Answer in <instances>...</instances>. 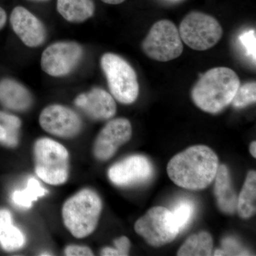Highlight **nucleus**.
Instances as JSON below:
<instances>
[{
  "instance_id": "f257e3e1",
  "label": "nucleus",
  "mask_w": 256,
  "mask_h": 256,
  "mask_svg": "<svg viewBox=\"0 0 256 256\" xmlns=\"http://www.w3.org/2000/svg\"><path fill=\"white\" fill-rule=\"evenodd\" d=\"M218 166V156L213 150L206 146H194L173 156L166 171L175 184L198 191L213 182Z\"/></svg>"
},
{
  "instance_id": "f03ea898",
  "label": "nucleus",
  "mask_w": 256,
  "mask_h": 256,
  "mask_svg": "<svg viewBox=\"0 0 256 256\" xmlns=\"http://www.w3.org/2000/svg\"><path fill=\"white\" fill-rule=\"evenodd\" d=\"M240 85L238 76L232 69L226 67L210 69L192 88V98L201 110L218 114L232 104Z\"/></svg>"
},
{
  "instance_id": "7ed1b4c3",
  "label": "nucleus",
  "mask_w": 256,
  "mask_h": 256,
  "mask_svg": "<svg viewBox=\"0 0 256 256\" xmlns=\"http://www.w3.org/2000/svg\"><path fill=\"white\" fill-rule=\"evenodd\" d=\"M102 210L98 194L92 188H82L64 202L62 210L64 226L75 238H86L97 228Z\"/></svg>"
},
{
  "instance_id": "20e7f679",
  "label": "nucleus",
  "mask_w": 256,
  "mask_h": 256,
  "mask_svg": "<svg viewBox=\"0 0 256 256\" xmlns=\"http://www.w3.org/2000/svg\"><path fill=\"white\" fill-rule=\"evenodd\" d=\"M34 171L44 182L60 186L68 181L70 156L68 150L48 138L37 140L33 146Z\"/></svg>"
},
{
  "instance_id": "39448f33",
  "label": "nucleus",
  "mask_w": 256,
  "mask_h": 256,
  "mask_svg": "<svg viewBox=\"0 0 256 256\" xmlns=\"http://www.w3.org/2000/svg\"><path fill=\"white\" fill-rule=\"evenodd\" d=\"M111 95L119 102L132 104L139 95L137 74L122 57L112 53L105 54L100 60Z\"/></svg>"
},
{
  "instance_id": "423d86ee",
  "label": "nucleus",
  "mask_w": 256,
  "mask_h": 256,
  "mask_svg": "<svg viewBox=\"0 0 256 256\" xmlns=\"http://www.w3.org/2000/svg\"><path fill=\"white\" fill-rule=\"evenodd\" d=\"M134 230L153 247L170 244L180 233L172 212L163 206L148 210L134 224Z\"/></svg>"
},
{
  "instance_id": "0eeeda50",
  "label": "nucleus",
  "mask_w": 256,
  "mask_h": 256,
  "mask_svg": "<svg viewBox=\"0 0 256 256\" xmlns=\"http://www.w3.org/2000/svg\"><path fill=\"white\" fill-rule=\"evenodd\" d=\"M178 32L182 42L192 50H206L220 42L223 28L213 16L194 12L184 18Z\"/></svg>"
},
{
  "instance_id": "6e6552de",
  "label": "nucleus",
  "mask_w": 256,
  "mask_h": 256,
  "mask_svg": "<svg viewBox=\"0 0 256 256\" xmlns=\"http://www.w3.org/2000/svg\"><path fill=\"white\" fill-rule=\"evenodd\" d=\"M142 48L152 60L166 62L181 56L184 46L174 24L164 20L153 25L143 42Z\"/></svg>"
},
{
  "instance_id": "1a4fd4ad",
  "label": "nucleus",
  "mask_w": 256,
  "mask_h": 256,
  "mask_svg": "<svg viewBox=\"0 0 256 256\" xmlns=\"http://www.w3.org/2000/svg\"><path fill=\"white\" fill-rule=\"evenodd\" d=\"M84 50L78 43L56 42L44 50L41 66L44 72L50 76H66L78 65Z\"/></svg>"
},
{
  "instance_id": "9d476101",
  "label": "nucleus",
  "mask_w": 256,
  "mask_h": 256,
  "mask_svg": "<svg viewBox=\"0 0 256 256\" xmlns=\"http://www.w3.org/2000/svg\"><path fill=\"white\" fill-rule=\"evenodd\" d=\"M38 122L46 132L65 139L76 137L82 128V119L78 114L58 104L45 108L40 114Z\"/></svg>"
},
{
  "instance_id": "9b49d317",
  "label": "nucleus",
  "mask_w": 256,
  "mask_h": 256,
  "mask_svg": "<svg viewBox=\"0 0 256 256\" xmlns=\"http://www.w3.org/2000/svg\"><path fill=\"white\" fill-rule=\"evenodd\" d=\"M130 122L126 118H116L109 121L98 134L92 146L96 160L105 162L114 156L120 148L132 137Z\"/></svg>"
},
{
  "instance_id": "f8f14e48",
  "label": "nucleus",
  "mask_w": 256,
  "mask_h": 256,
  "mask_svg": "<svg viewBox=\"0 0 256 256\" xmlns=\"http://www.w3.org/2000/svg\"><path fill=\"white\" fill-rule=\"evenodd\" d=\"M153 174V166L146 156L134 154L112 164L108 171L111 182L127 188L148 181Z\"/></svg>"
},
{
  "instance_id": "ddd939ff",
  "label": "nucleus",
  "mask_w": 256,
  "mask_h": 256,
  "mask_svg": "<svg viewBox=\"0 0 256 256\" xmlns=\"http://www.w3.org/2000/svg\"><path fill=\"white\" fill-rule=\"evenodd\" d=\"M10 23L14 33L26 46L38 47L46 40V28L43 23L22 6L13 10Z\"/></svg>"
},
{
  "instance_id": "4468645a",
  "label": "nucleus",
  "mask_w": 256,
  "mask_h": 256,
  "mask_svg": "<svg viewBox=\"0 0 256 256\" xmlns=\"http://www.w3.org/2000/svg\"><path fill=\"white\" fill-rule=\"evenodd\" d=\"M74 102L88 117L94 120L112 118L117 110L114 98L100 88H94L89 92L80 94Z\"/></svg>"
},
{
  "instance_id": "2eb2a0df",
  "label": "nucleus",
  "mask_w": 256,
  "mask_h": 256,
  "mask_svg": "<svg viewBox=\"0 0 256 256\" xmlns=\"http://www.w3.org/2000/svg\"><path fill=\"white\" fill-rule=\"evenodd\" d=\"M0 104L16 112H24L33 104L32 94L22 84L11 78L0 80Z\"/></svg>"
},
{
  "instance_id": "dca6fc26",
  "label": "nucleus",
  "mask_w": 256,
  "mask_h": 256,
  "mask_svg": "<svg viewBox=\"0 0 256 256\" xmlns=\"http://www.w3.org/2000/svg\"><path fill=\"white\" fill-rule=\"evenodd\" d=\"M214 195L220 212L229 215L236 212L238 196L234 191L229 170L225 164L220 165L217 170L214 178Z\"/></svg>"
},
{
  "instance_id": "f3484780",
  "label": "nucleus",
  "mask_w": 256,
  "mask_h": 256,
  "mask_svg": "<svg viewBox=\"0 0 256 256\" xmlns=\"http://www.w3.org/2000/svg\"><path fill=\"white\" fill-rule=\"evenodd\" d=\"M57 10L62 18L72 23H82L95 12L92 0H57Z\"/></svg>"
},
{
  "instance_id": "a211bd4d",
  "label": "nucleus",
  "mask_w": 256,
  "mask_h": 256,
  "mask_svg": "<svg viewBox=\"0 0 256 256\" xmlns=\"http://www.w3.org/2000/svg\"><path fill=\"white\" fill-rule=\"evenodd\" d=\"M25 244L22 232L12 224L9 210H0V245L6 252H15Z\"/></svg>"
},
{
  "instance_id": "6ab92c4d",
  "label": "nucleus",
  "mask_w": 256,
  "mask_h": 256,
  "mask_svg": "<svg viewBox=\"0 0 256 256\" xmlns=\"http://www.w3.org/2000/svg\"><path fill=\"white\" fill-rule=\"evenodd\" d=\"M237 212L240 218H250L256 212V172H249L240 194L238 196Z\"/></svg>"
},
{
  "instance_id": "aec40b11",
  "label": "nucleus",
  "mask_w": 256,
  "mask_h": 256,
  "mask_svg": "<svg viewBox=\"0 0 256 256\" xmlns=\"http://www.w3.org/2000/svg\"><path fill=\"white\" fill-rule=\"evenodd\" d=\"M213 238L206 232L193 234L180 247L178 256H210L213 254Z\"/></svg>"
},
{
  "instance_id": "412c9836",
  "label": "nucleus",
  "mask_w": 256,
  "mask_h": 256,
  "mask_svg": "<svg viewBox=\"0 0 256 256\" xmlns=\"http://www.w3.org/2000/svg\"><path fill=\"white\" fill-rule=\"evenodd\" d=\"M46 193V190L40 184L38 180L31 178L28 180L26 188L13 193L12 200L18 206L30 208L34 202L36 201L40 197L44 196Z\"/></svg>"
},
{
  "instance_id": "4be33fe9",
  "label": "nucleus",
  "mask_w": 256,
  "mask_h": 256,
  "mask_svg": "<svg viewBox=\"0 0 256 256\" xmlns=\"http://www.w3.org/2000/svg\"><path fill=\"white\" fill-rule=\"evenodd\" d=\"M256 84L249 82L239 86L232 104L236 108H244L250 104L256 102Z\"/></svg>"
},
{
  "instance_id": "5701e85b",
  "label": "nucleus",
  "mask_w": 256,
  "mask_h": 256,
  "mask_svg": "<svg viewBox=\"0 0 256 256\" xmlns=\"http://www.w3.org/2000/svg\"><path fill=\"white\" fill-rule=\"evenodd\" d=\"M194 207L192 202L184 200L182 202H180L175 207L174 210L172 212L180 229V232L190 223L194 214Z\"/></svg>"
},
{
  "instance_id": "b1692460",
  "label": "nucleus",
  "mask_w": 256,
  "mask_h": 256,
  "mask_svg": "<svg viewBox=\"0 0 256 256\" xmlns=\"http://www.w3.org/2000/svg\"><path fill=\"white\" fill-rule=\"evenodd\" d=\"M240 42L245 54L256 63V34L255 30H245L239 35Z\"/></svg>"
},
{
  "instance_id": "393cba45",
  "label": "nucleus",
  "mask_w": 256,
  "mask_h": 256,
  "mask_svg": "<svg viewBox=\"0 0 256 256\" xmlns=\"http://www.w3.org/2000/svg\"><path fill=\"white\" fill-rule=\"evenodd\" d=\"M114 247H106L102 249L101 256H126L129 255L130 242L126 236H121L114 242Z\"/></svg>"
},
{
  "instance_id": "a878e982",
  "label": "nucleus",
  "mask_w": 256,
  "mask_h": 256,
  "mask_svg": "<svg viewBox=\"0 0 256 256\" xmlns=\"http://www.w3.org/2000/svg\"><path fill=\"white\" fill-rule=\"evenodd\" d=\"M0 124L9 132L12 137L18 140L22 126L21 120L13 114L0 111Z\"/></svg>"
},
{
  "instance_id": "bb28decb",
  "label": "nucleus",
  "mask_w": 256,
  "mask_h": 256,
  "mask_svg": "<svg viewBox=\"0 0 256 256\" xmlns=\"http://www.w3.org/2000/svg\"><path fill=\"white\" fill-rule=\"evenodd\" d=\"M223 250L226 256H246L247 252H244L242 246L233 238H224L222 242Z\"/></svg>"
},
{
  "instance_id": "cd10ccee",
  "label": "nucleus",
  "mask_w": 256,
  "mask_h": 256,
  "mask_svg": "<svg viewBox=\"0 0 256 256\" xmlns=\"http://www.w3.org/2000/svg\"><path fill=\"white\" fill-rule=\"evenodd\" d=\"M64 254L67 256H92L94 252L86 246L68 245L64 250Z\"/></svg>"
},
{
  "instance_id": "c85d7f7f",
  "label": "nucleus",
  "mask_w": 256,
  "mask_h": 256,
  "mask_svg": "<svg viewBox=\"0 0 256 256\" xmlns=\"http://www.w3.org/2000/svg\"><path fill=\"white\" fill-rule=\"evenodd\" d=\"M0 144L12 148H15L18 144V141L12 137L9 132L1 124H0Z\"/></svg>"
},
{
  "instance_id": "c756f323",
  "label": "nucleus",
  "mask_w": 256,
  "mask_h": 256,
  "mask_svg": "<svg viewBox=\"0 0 256 256\" xmlns=\"http://www.w3.org/2000/svg\"><path fill=\"white\" fill-rule=\"evenodd\" d=\"M6 22V14L4 10L0 6V30L4 28Z\"/></svg>"
},
{
  "instance_id": "7c9ffc66",
  "label": "nucleus",
  "mask_w": 256,
  "mask_h": 256,
  "mask_svg": "<svg viewBox=\"0 0 256 256\" xmlns=\"http://www.w3.org/2000/svg\"><path fill=\"white\" fill-rule=\"evenodd\" d=\"M250 152L254 158H256V142L254 141L250 146Z\"/></svg>"
},
{
  "instance_id": "2f4dec72",
  "label": "nucleus",
  "mask_w": 256,
  "mask_h": 256,
  "mask_svg": "<svg viewBox=\"0 0 256 256\" xmlns=\"http://www.w3.org/2000/svg\"><path fill=\"white\" fill-rule=\"evenodd\" d=\"M101 1L109 4H119L124 2V0H101Z\"/></svg>"
},
{
  "instance_id": "473e14b6",
  "label": "nucleus",
  "mask_w": 256,
  "mask_h": 256,
  "mask_svg": "<svg viewBox=\"0 0 256 256\" xmlns=\"http://www.w3.org/2000/svg\"><path fill=\"white\" fill-rule=\"evenodd\" d=\"M214 256H222L226 255V252L223 249H218V250H216L215 252H214Z\"/></svg>"
},
{
  "instance_id": "72a5a7b5",
  "label": "nucleus",
  "mask_w": 256,
  "mask_h": 256,
  "mask_svg": "<svg viewBox=\"0 0 256 256\" xmlns=\"http://www.w3.org/2000/svg\"><path fill=\"white\" fill-rule=\"evenodd\" d=\"M168 2H176L180 1V0H166Z\"/></svg>"
},
{
  "instance_id": "f704fd0d",
  "label": "nucleus",
  "mask_w": 256,
  "mask_h": 256,
  "mask_svg": "<svg viewBox=\"0 0 256 256\" xmlns=\"http://www.w3.org/2000/svg\"><path fill=\"white\" fill-rule=\"evenodd\" d=\"M33 1H36V2H46V1H48V0H33Z\"/></svg>"
}]
</instances>
